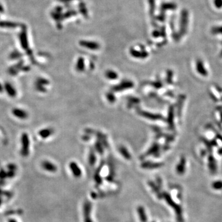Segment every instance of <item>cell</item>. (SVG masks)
Returning a JSON list of instances; mask_svg holds the SVG:
<instances>
[{
  "instance_id": "1",
  "label": "cell",
  "mask_w": 222,
  "mask_h": 222,
  "mask_svg": "<svg viewBox=\"0 0 222 222\" xmlns=\"http://www.w3.org/2000/svg\"><path fill=\"white\" fill-rule=\"evenodd\" d=\"M162 195H163V198H164V199L165 200L166 203H167L170 206V207L173 208L174 210H175L177 214L178 220L180 222H182V221H183V217H182V209L180 206L178 204H176L172 200V197L169 194L166 193H162Z\"/></svg>"
},
{
  "instance_id": "2",
  "label": "cell",
  "mask_w": 222,
  "mask_h": 222,
  "mask_svg": "<svg viewBox=\"0 0 222 222\" xmlns=\"http://www.w3.org/2000/svg\"><path fill=\"white\" fill-rule=\"evenodd\" d=\"M91 209H92L91 203L88 201H86L83 204V208L84 222H93L91 218Z\"/></svg>"
},
{
  "instance_id": "3",
  "label": "cell",
  "mask_w": 222,
  "mask_h": 222,
  "mask_svg": "<svg viewBox=\"0 0 222 222\" xmlns=\"http://www.w3.org/2000/svg\"><path fill=\"white\" fill-rule=\"evenodd\" d=\"M21 142H22V154L24 156H26L29 153V147H30V140L28 134L27 133L22 134L21 137Z\"/></svg>"
},
{
  "instance_id": "4",
  "label": "cell",
  "mask_w": 222,
  "mask_h": 222,
  "mask_svg": "<svg viewBox=\"0 0 222 222\" xmlns=\"http://www.w3.org/2000/svg\"><path fill=\"white\" fill-rule=\"evenodd\" d=\"M134 86V83L130 80H126L121 82L120 84L115 85L112 87V91H122L126 90L132 88Z\"/></svg>"
},
{
  "instance_id": "5",
  "label": "cell",
  "mask_w": 222,
  "mask_h": 222,
  "mask_svg": "<svg viewBox=\"0 0 222 222\" xmlns=\"http://www.w3.org/2000/svg\"><path fill=\"white\" fill-rule=\"evenodd\" d=\"M138 114L141 115L142 117H144L148 119H150L152 120H162L163 119V117L161 114H153L143 110H139Z\"/></svg>"
},
{
  "instance_id": "6",
  "label": "cell",
  "mask_w": 222,
  "mask_h": 222,
  "mask_svg": "<svg viewBox=\"0 0 222 222\" xmlns=\"http://www.w3.org/2000/svg\"><path fill=\"white\" fill-rule=\"evenodd\" d=\"M12 113L14 116L21 120L26 119L28 116V114L26 110L19 108H14L12 110Z\"/></svg>"
},
{
  "instance_id": "7",
  "label": "cell",
  "mask_w": 222,
  "mask_h": 222,
  "mask_svg": "<svg viewBox=\"0 0 222 222\" xmlns=\"http://www.w3.org/2000/svg\"><path fill=\"white\" fill-rule=\"evenodd\" d=\"M164 165V164L161 162H153L150 161H146L142 162L141 165V168L145 169H156L160 168Z\"/></svg>"
},
{
  "instance_id": "8",
  "label": "cell",
  "mask_w": 222,
  "mask_h": 222,
  "mask_svg": "<svg viewBox=\"0 0 222 222\" xmlns=\"http://www.w3.org/2000/svg\"><path fill=\"white\" fill-rule=\"evenodd\" d=\"M69 167L75 177L79 178L82 176V170L75 162H71L69 164Z\"/></svg>"
},
{
  "instance_id": "9",
  "label": "cell",
  "mask_w": 222,
  "mask_h": 222,
  "mask_svg": "<svg viewBox=\"0 0 222 222\" xmlns=\"http://www.w3.org/2000/svg\"><path fill=\"white\" fill-rule=\"evenodd\" d=\"M80 46L91 50H97L100 47L98 43L90 41H80Z\"/></svg>"
},
{
  "instance_id": "10",
  "label": "cell",
  "mask_w": 222,
  "mask_h": 222,
  "mask_svg": "<svg viewBox=\"0 0 222 222\" xmlns=\"http://www.w3.org/2000/svg\"><path fill=\"white\" fill-rule=\"evenodd\" d=\"M196 69L197 72L201 75L203 77H206L208 75V72L206 70L203 62L201 60H197L196 63Z\"/></svg>"
},
{
  "instance_id": "11",
  "label": "cell",
  "mask_w": 222,
  "mask_h": 222,
  "mask_svg": "<svg viewBox=\"0 0 222 222\" xmlns=\"http://www.w3.org/2000/svg\"><path fill=\"white\" fill-rule=\"evenodd\" d=\"M4 90L9 96L11 98H14L17 95V91L15 89L14 87L12 85L11 83L9 82H6L4 83Z\"/></svg>"
},
{
  "instance_id": "12",
  "label": "cell",
  "mask_w": 222,
  "mask_h": 222,
  "mask_svg": "<svg viewBox=\"0 0 222 222\" xmlns=\"http://www.w3.org/2000/svg\"><path fill=\"white\" fill-rule=\"evenodd\" d=\"M186 170V159L185 157H181L178 164L176 166V172L178 175H183Z\"/></svg>"
},
{
  "instance_id": "13",
  "label": "cell",
  "mask_w": 222,
  "mask_h": 222,
  "mask_svg": "<svg viewBox=\"0 0 222 222\" xmlns=\"http://www.w3.org/2000/svg\"><path fill=\"white\" fill-rule=\"evenodd\" d=\"M42 166L45 170L50 172H56L58 170L56 165L47 161H43L42 164Z\"/></svg>"
},
{
  "instance_id": "14",
  "label": "cell",
  "mask_w": 222,
  "mask_h": 222,
  "mask_svg": "<svg viewBox=\"0 0 222 222\" xmlns=\"http://www.w3.org/2000/svg\"><path fill=\"white\" fill-rule=\"evenodd\" d=\"M130 54L133 57L135 58H140V59L146 58L149 56V54L145 51L141 52V51H137L134 49H131L130 50Z\"/></svg>"
},
{
  "instance_id": "15",
  "label": "cell",
  "mask_w": 222,
  "mask_h": 222,
  "mask_svg": "<svg viewBox=\"0 0 222 222\" xmlns=\"http://www.w3.org/2000/svg\"><path fill=\"white\" fill-rule=\"evenodd\" d=\"M137 212L141 222H147L148 218L144 207H142L141 205L138 206L137 207Z\"/></svg>"
},
{
  "instance_id": "16",
  "label": "cell",
  "mask_w": 222,
  "mask_h": 222,
  "mask_svg": "<svg viewBox=\"0 0 222 222\" xmlns=\"http://www.w3.org/2000/svg\"><path fill=\"white\" fill-rule=\"evenodd\" d=\"M54 133V130L52 129H44L39 131L38 134L43 139H46L48 137H51Z\"/></svg>"
},
{
  "instance_id": "17",
  "label": "cell",
  "mask_w": 222,
  "mask_h": 222,
  "mask_svg": "<svg viewBox=\"0 0 222 222\" xmlns=\"http://www.w3.org/2000/svg\"><path fill=\"white\" fill-rule=\"evenodd\" d=\"M85 64L84 59L82 57L78 58L77 61L76 66H75L77 71H78V72H82L85 70Z\"/></svg>"
},
{
  "instance_id": "18",
  "label": "cell",
  "mask_w": 222,
  "mask_h": 222,
  "mask_svg": "<svg viewBox=\"0 0 222 222\" xmlns=\"http://www.w3.org/2000/svg\"><path fill=\"white\" fill-rule=\"evenodd\" d=\"M118 151L120 152V154L126 160H131V156L130 154L128 149H126L125 146H121L118 148Z\"/></svg>"
},
{
  "instance_id": "19",
  "label": "cell",
  "mask_w": 222,
  "mask_h": 222,
  "mask_svg": "<svg viewBox=\"0 0 222 222\" xmlns=\"http://www.w3.org/2000/svg\"><path fill=\"white\" fill-rule=\"evenodd\" d=\"M106 77L110 80H115L118 77V74L112 70H107L105 73Z\"/></svg>"
},
{
  "instance_id": "20",
  "label": "cell",
  "mask_w": 222,
  "mask_h": 222,
  "mask_svg": "<svg viewBox=\"0 0 222 222\" xmlns=\"http://www.w3.org/2000/svg\"><path fill=\"white\" fill-rule=\"evenodd\" d=\"M209 169L212 173H215L217 170V164L215 158L212 156H210L209 157Z\"/></svg>"
},
{
  "instance_id": "21",
  "label": "cell",
  "mask_w": 222,
  "mask_h": 222,
  "mask_svg": "<svg viewBox=\"0 0 222 222\" xmlns=\"http://www.w3.org/2000/svg\"><path fill=\"white\" fill-rule=\"evenodd\" d=\"M149 185L150 186V188H151V189L153 190V191L156 193V194L157 195V196L158 197V199H161V198L163 197V195L160 192V190H159V189H158V187H157L154 183H153V182L150 181V182H149Z\"/></svg>"
},
{
  "instance_id": "22",
  "label": "cell",
  "mask_w": 222,
  "mask_h": 222,
  "mask_svg": "<svg viewBox=\"0 0 222 222\" xmlns=\"http://www.w3.org/2000/svg\"><path fill=\"white\" fill-rule=\"evenodd\" d=\"M158 148H159V146H158L157 144L153 145L148 150V152L146 154V156H150V155H153V154H156L158 151Z\"/></svg>"
},
{
  "instance_id": "23",
  "label": "cell",
  "mask_w": 222,
  "mask_h": 222,
  "mask_svg": "<svg viewBox=\"0 0 222 222\" xmlns=\"http://www.w3.org/2000/svg\"><path fill=\"white\" fill-rule=\"evenodd\" d=\"M96 161V157L94 152H90L88 157V162L91 165H94Z\"/></svg>"
},
{
  "instance_id": "24",
  "label": "cell",
  "mask_w": 222,
  "mask_h": 222,
  "mask_svg": "<svg viewBox=\"0 0 222 222\" xmlns=\"http://www.w3.org/2000/svg\"><path fill=\"white\" fill-rule=\"evenodd\" d=\"M169 124L170 126L173 125V107H170L169 112Z\"/></svg>"
},
{
  "instance_id": "25",
  "label": "cell",
  "mask_w": 222,
  "mask_h": 222,
  "mask_svg": "<svg viewBox=\"0 0 222 222\" xmlns=\"http://www.w3.org/2000/svg\"><path fill=\"white\" fill-rule=\"evenodd\" d=\"M101 170V167H99V172H96V174H95L94 175V180L95 181H96V184L99 186L101 185L102 183V178L99 175V172H100V170Z\"/></svg>"
},
{
  "instance_id": "26",
  "label": "cell",
  "mask_w": 222,
  "mask_h": 222,
  "mask_svg": "<svg viewBox=\"0 0 222 222\" xmlns=\"http://www.w3.org/2000/svg\"><path fill=\"white\" fill-rule=\"evenodd\" d=\"M95 149L97 150V152L99 153L100 154H102L104 152V149L100 142V141H97L95 144Z\"/></svg>"
},
{
  "instance_id": "27",
  "label": "cell",
  "mask_w": 222,
  "mask_h": 222,
  "mask_svg": "<svg viewBox=\"0 0 222 222\" xmlns=\"http://www.w3.org/2000/svg\"><path fill=\"white\" fill-rule=\"evenodd\" d=\"M212 186L213 189H222V181H217L213 182L212 185Z\"/></svg>"
},
{
  "instance_id": "28",
  "label": "cell",
  "mask_w": 222,
  "mask_h": 222,
  "mask_svg": "<svg viewBox=\"0 0 222 222\" xmlns=\"http://www.w3.org/2000/svg\"><path fill=\"white\" fill-rule=\"evenodd\" d=\"M36 83H38V84H39V85H42L45 86V85H48L49 81L47 80L46 79L43 78H38L36 81Z\"/></svg>"
},
{
  "instance_id": "29",
  "label": "cell",
  "mask_w": 222,
  "mask_h": 222,
  "mask_svg": "<svg viewBox=\"0 0 222 222\" xmlns=\"http://www.w3.org/2000/svg\"><path fill=\"white\" fill-rule=\"evenodd\" d=\"M106 97L107 100L110 102H114L115 101V96L112 93H107L106 94Z\"/></svg>"
},
{
  "instance_id": "30",
  "label": "cell",
  "mask_w": 222,
  "mask_h": 222,
  "mask_svg": "<svg viewBox=\"0 0 222 222\" xmlns=\"http://www.w3.org/2000/svg\"><path fill=\"white\" fill-rule=\"evenodd\" d=\"M35 88H36L37 90H38L39 92L44 93V92L46 91V88L45 87V86L42 85H39V84L36 83Z\"/></svg>"
},
{
  "instance_id": "31",
  "label": "cell",
  "mask_w": 222,
  "mask_h": 222,
  "mask_svg": "<svg viewBox=\"0 0 222 222\" xmlns=\"http://www.w3.org/2000/svg\"><path fill=\"white\" fill-rule=\"evenodd\" d=\"M4 86L1 83H0V93H2L4 91Z\"/></svg>"
},
{
  "instance_id": "32",
  "label": "cell",
  "mask_w": 222,
  "mask_h": 222,
  "mask_svg": "<svg viewBox=\"0 0 222 222\" xmlns=\"http://www.w3.org/2000/svg\"><path fill=\"white\" fill-rule=\"evenodd\" d=\"M152 222H155V221H152Z\"/></svg>"
}]
</instances>
